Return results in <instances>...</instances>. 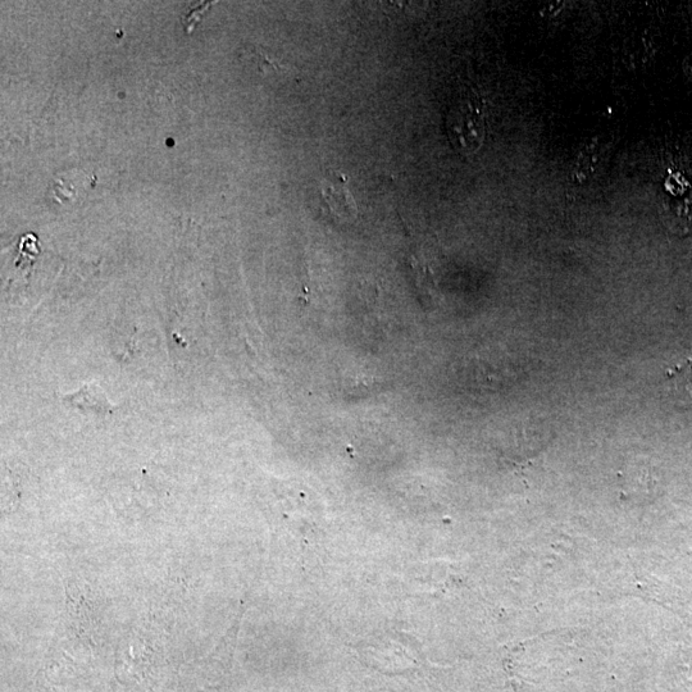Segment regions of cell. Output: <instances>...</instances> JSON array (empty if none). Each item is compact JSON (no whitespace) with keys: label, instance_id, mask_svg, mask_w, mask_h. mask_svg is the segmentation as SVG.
<instances>
[{"label":"cell","instance_id":"obj_1","mask_svg":"<svg viewBox=\"0 0 692 692\" xmlns=\"http://www.w3.org/2000/svg\"><path fill=\"white\" fill-rule=\"evenodd\" d=\"M445 131L455 152L475 156L484 147L486 116L484 100L470 86L455 90L445 115Z\"/></svg>","mask_w":692,"mask_h":692},{"label":"cell","instance_id":"obj_2","mask_svg":"<svg viewBox=\"0 0 692 692\" xmlns=\"http://www.w3.org/2000/svg\"><path fill=\"white\" fill-rule=\"evenodd\" d=\"M609 158V144L599 136L587 140L578 150L572 166L569 168V179L576 185H587L604 170Z\"/></svg>","mask_w":692,"mask_h":692},{"label":"cell","instance_id":"obj_7","mask_svg":"<svg viewBox=\"0 0 692 692\" xmlns=\"http://www.w3.org/2000/svg\"><path fill=\"white\" fill-rule=\"evenodd\" d=\"M684 70L686 74L692 75V54L685 59Z\"/></svg>","mask_w":692,"mask_h":692},{"label":"cell","instance_id":"obj_4","mask_svg":"<svg viewBox=\"0 0 692 692\" xmlns=\"http://www.w3.org/2000/svg\"><path fill=\"white\" fill-rule=\"evenodd\" d=\"M663 391L677 408L692 412V359L669 368L664 377Z\"/></svg>","mask_w":692,"mask_h":692},{"label":"cell","instance_id":"obj_3","mask_svg":"<svg viewBox=\"0 0 692 692\" xmlns=\"http://www.w3.org/2000/svg\"><path fill=\"white\" fill-rule=\"evenodd\" d=\"M348 177L343 173H331L321 184L322 200L332 216L343 221L358 217V206L348 188Z\"/></svg>","mask_w":692,"mask_h":692},{"label":"cell","instance_id":"obj_5","mask_svg":"<svg viewBox=\"0 0 692 692\" xmlns=\"http://www.w3.org/2000/svg\"><path fill=\"white\" fill-rule=\"evenodd\" d=\"M63 402L75 405L84 413H95L99 416H107L115 408L102 388L95 384L84 385L76 393L63 396Z\"/></svg>","mask_w":692,"mask_h":692},{"label":"cell","instance_id":"obj_6","mask_svg":"<svg viewBox=\"0 0 692 692\" xmlns=\"http://www.w3.org/2000/svg\"><path fill=\"white\" fill-rule=\"evenodd\" d=\"M663 220L673 234L689 235L692 232V193L664 203Z\"/></svg>","mask_w":692,"mask_h":692}]
</instances>
